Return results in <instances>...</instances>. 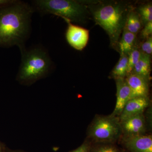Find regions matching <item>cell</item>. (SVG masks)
I'll list each match as a JSON object with an SVG mask.
<instances>
[{
    "label": "cell",
    "instance_id": "6da1fadb",
    "mask_svg": "<svg viewBox=\"0 0 152 152\" xmlns=\"http://www.w3.org/2000/svg\"><path fill=\"white\" fill-rule=\"evenodd\" d=\"M34 12L30 4L19 0L0 9V47L17 46L20 50L25 48L31 34Z\"/></svg>",
    "mask_w": 152,
    "mask_h": 152
},
{
    "label": "cell",
    "instance_id": "7a4b0ae2",
    "mask_svg": "<svg viewBox=\"0 0 152 152\" xmlns=\"http://www.w3.org/2000/svg\"><path fill=\"white\" fill-rule=\"evenodd\" d=\"M131 8L124 2H106L92 9L96 23L109 36L111 46L118 49L120 36L124 28Z\"/></svg>",
    "mask_w": 152,
    "mask_h": 152
},
{
    "label": "cell",
    "instance_id": "3957f363",
    "mask_svg": "<svg viewBox=\"0 0 152 152\" xmlns=\"http://www.w3.org/2000/svg\"><path fill=\"white\" fill-rule=\"evenodd\" d=\"M21 62L17 76L21 84L30 86L43 78L51 72L53 64L48 53L43 47L37 46L21 50Z\"/></svg>",
    "mask_w": 152,
    "mask_h": 152
},
{
    "label": "cell",
    "instance_id": "277c9868",
    "mask_svg": "<svg viewBox=\"0 0 152 152\" xmlns=\"http://www.w3.org/2000/svg\"><path fill=\"white\" fill-rule=\"evenodd\" d=\"M31 6L42 15L53 14L71 23H83L88 13L86 5L75 0H35Z\"/></svg>",
    "mask_w": 152,
    "mask_h": 152
},
{
    "label": "cell",
    "instance_id": "5b68a950",
    "mask_svg": "<svg viewBox=\"0 0 152 152\" xmlns=\"http://www.w3.org/2000/svg\"><path fill=\"white\" fill-rule=\"evenodd\" d=\"M87 135L91 143L116 144L122 135L119 117L96 115L88 128Z\"/></svg>",
    "mask_w": 152,
    "mask_h": 152
},
{
    "label": "cell",
    "instance_id": "8992f818",
    "mask_svg": "<svg viewBox=\"0 0 152 152\" xmlns=\"http://www.w3.org/2000/svg\"><path fill=\"white\" fill-rule=\"evenodd\" d=\"M128 152H152V137L145 134L122 136L119 140Z\"/></svg>",
    "mask_w": 152,
    "mask_h": 152
},
{
    "label": "cell",
    "instance_id": "52a82bcc",
    "mask_svg": "<svg viewBox=\"0 0 152 152\" xmlns=\"http://www.w3.org/2000/svg\"><path fill=\"white\" fill-rule=\"evenodd\" d=\"M68 27L66 31V38L68 44L77 50H82L88 43L89 37V31L71 22H66Z\"/></svg>",
    "mask_w": 152,
    "mask_h": 152
},
{
    "label": "cell",
    "instance_id": "ba28073f",
    "mask_svg": "<svg viewBox=\"0 0 152 152\" xmlns=\"http://www.w3.org/2000/svg\"><path fill=\"white\" fill-rule=\"evenodd\" d=\"M120 124L122 132V136L145 134L146 132V122L144 113L120 121Z\"/></svg>",
    "mask_w": 152,
    "mask_h": 152
},
{
    "label": "cell",
    "instance_id": "9c48e42d",
    "mask_svg": "<svg viewBox=\"0 0 152 152\" xmlns=\"http://www.w3.org/2000/svg\"><path fill=\"white\" fill-rule=\"evenodd\" d=\"M125 80L131 91V99L148 97L149 81L142 77L133 73L129 74Z\"/></svg>",
    "mask_w": 152,
    "mask_h": 152
},
{
    "label": "cell",
    "instance_id": "30bf717a",
    "mask_svg": "<svg viewBox=\"0 0 152 152\" xmlns=\"http://www.w3.org/2000/svg\"><path fill=\"white\" fill-rule=\"evenodd\" d=\"M150 104L148 97H139L131 99L123 109L119 118L122 121L131 117L144 113V111Z\"/></svg>",
    "mask_w": 152,
    "mask_h": 152
},
{
    "label": "cell",
    "instance_id": "8fae6325",
    "mask_svg": "<svg viewBox=\"0 0 152 152\" xmlns=\"http://www.w3.org/2000/svg\"><path fill=\"white\" fill-rule=\"evenodd\" d=\"M117 99L113 111L111 115L119 117L128 101L131 99V91L125 78L115 79Z\"/></svg>",
    "mask_w": 152,
    "mask_h": 152
},
{
    "label": "cell",
    "instance_id": "7c38bea8",
    "mask_svg": "<svg viewBox=\"0 0 152 152\" xmlns=\"http://www.w3.org/2000/svg\"><path fill=\"white\" fill-rule=\"evenodd\" d=\"M151 64V56L142 53L138 61L134 67L132 73L141 76L149 82Z\"/></svg>",
    "mask_w": 152,
    "mask_h": 152
},
{
    "label": "cell",
    "instance_id": "4fadbf2b",
    "mask_svg": "<svg viewBox=\"0 0 152 152\" xmlns=\"http://www.w3.org/2000/svg\"><path fill=\"white\" fill-rule=\"evenodd\" d=\"M137 35L129 31L126 29L123 30L122 36L118 45L120 55H129L134 48Z\"/></svg>",
    "mask_w": 152,
    "mask_h": 152
},
{
    "label": "cell",
    "instance_id": "5bb4252c",
    "mask_svg": "<svg viewBox=\"0 0 152 152\" xmlns=\"http://www.w3.org/2000/svg\"><path fill=\"white\" fill-rule=\"evenodd\" d=\"M142 22L139 14L131 9L128 15L124 28L137 35L142 27Z\"/></svg>",
    "mask_w": 152,
    "mask_h": 152
},
{
    "label": "cell",
    "instance_id": "9a60e30c",
    "mask_svg": "<svg viewBox=\"0 0 152 152\" xmlns=\"http://www.w3.org/2000/svg\"><path fill=\"white\" fill-rule=\"evenodd\" d=\"M128 55L121 56L120 59L113 69L112 77L115 79L125 78L128 75Z\"/></svg>",
    "mask_w": 152,
    "mask_h": 152
},
{
    "label": "cell",
    "instance_id": "2e32d148",
    "mask_svg": "<svg viewBox=\"0 0 152 152\" xmlns=\"http://www.w3.org/2000/svg\"><path fill=\"white\" fill-rule=\"evenodd\" d=\"M90 152H124L116 144L91 143Z\"/></svg>",
    "mask_w": 152,
    "mask_h": 152
},
{
    "label": "cell",
    "instance_id": "e0dca14e",
    "mask_svg": "<svg viewBox=\"0 0 152 152\" xmlns=\"http://www.w3.org/2000/svg\"><path fill=\"white\" fill-rule=\"evenodd\" d=\"M137 12L140 18L142 24L145 25L149 22H152V5L151 3L140 6Z\"/></svg>",
    "mask_w": 152,
    "mask_h": 152
},
{
    "label": "cell",
    "instance_id": "ac0fdd59",
    "mask_svg": "<svg viewBox=\"0 0 152 152\" xmlns=\"http://www.w3.org/2000/svg\"><path fill=\"white\" fill-rule=\"evenodd\" d=\"M142 52L137 47H134L128 55V75L132 72L134 67L138 61L141 55Z\"/></svg>",
    "mask_w": 152,
    "mask_h": 152
},
{
    "label": "cell",
    "instance_id": "d6986e66",
    "mask_svg": "<svg viewBox=\"0 0 152 152\" xmlns=\"http://www.w3.org/2000/svg\"><path fill=\"white\" fill-rule=\"evenodd\" d=\"M142 53L151 56L152 53V37H150L146 39L145 42L142 44L141 50Z\"/></svg>",
    "mask_w": 152,
    "mask_h": 152
},
{
    "label": "cell",
    "instance_id": "ffe728a7",
    "mask_svg": "<svg viewBox=\"0 0 152 152\" xmlns=\"http://www.w3.org/2000/svg\"><path fill=\"white\" fill-rule=\"evenodd\" d=\"M91 142L89 140H85L78 148L69 152H90Z\"/></svg>",
    "mask_w": 152,
    "mask_h": 152
},
{
    "label": "cell",
    "instance_id": "44dd1931",
    "mask_svg": "<svg viewBox=\"0 0 152 152\" xmlns=\"http://www.w3.org/2000/svg\"><path fill=\"white\" fill-rule=\"evenodd\" d=\"M152 34V22H149L144 25L143 29L142 31L141 35L144 39H148L151 37Z\"/></svg>",
    "mask_w": 152,
    "mask_h": 152
},
{
    "label": "cell",
    "instance_id": "7402d4cb",
    "mask_svg": "<svg viewBox=\"0 0 152 152\" xmlns=\"http://www.w3.org/2000/svg\"><path fill=\"white\" fill-rule=\"evenodd\" d=\"M15 0H0V9L9 5L15 1Z\"/></svg>",
    "mask_w": 152,
    "mask_h": 152
},
{
    "label": "cell",
    "instance_id": "603a6c76",
    "mask_svg": "<svg viewBox=\"0 0 152 152\" xmlns=\"http://www.w3.org/2000/svg\"><path fill=\"white\" fill-rule=\"evenodd\" d=\"M7 148L4 144L0 141V152H5Z\"/></svg>",
    "mask_w": 152,
    "mask_h": 152
},
{
    "label": "cell",
    "instance_id": "cb8c5ba5",
    "mask_svg": "<svg viewBox=\"0 0 152 152\" xmlns=\"http://www.w3.org/2000/svg\"><path fill=\"white\" fill-rule=\"evenodd\" d=\"M5 152H25L24 151H13V150H11L7 148L6 149V151Z\"/></svg>",
    "mask_w": 152,
    "mask_h": 152
},
{
    "label": "cell",
    "instance_id": "d4e9b609",
    "mask_svg": "<svg viewBox=\"0 0 152 152\" xmlns=\"http://www.w3.org/2000/svg\"><path fill=\"white\" fill-rule=\"evenodd\" d=\"M124 152H128L126 151H124Z\"/></svg>",
    "mask_w": 152,
    "mask_h": 152
}]
</instances>
